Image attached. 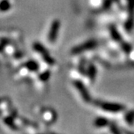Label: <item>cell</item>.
Returning a JSON list of instances; mask_svg holds the SVG:
<instances>
[{"label": "cell", "mask_w": 134, "mask_h": 134, "mask_svg": "<svg viewBox=\"0 0 134 134\" xmlns=\"http://www.w3.org/2000/svg\"><path fill=\"white\" fill-rule=\"evenodd\" d=\"M57 29H58V24L57 22L53 23L52 27H51V32L49 33V40L51 41H53L56 39V36H57Z\"/></svg>", "instance_id": "obj_1"}, {"label": "cell", "mask_w": 134, "mask_h": 134, "mask_svg": "<svg viewBox=\"0 0 134 134\" xmlns=\"http://www.w3.org/2000/svg\"><path fill=\"white\" fill-rule=\"evenodd\" d=\"M9 7H10V5H9V3L7 1V0H3V1L0 3V10L6 11Z\"/></svg>", "instance_id": "obj_2"}]
</instances>
